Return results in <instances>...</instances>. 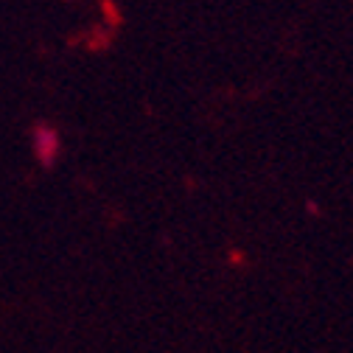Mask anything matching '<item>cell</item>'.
Instances as JSON below:
<instances>
[{
	"label": "cell",
	"instance_id": "obj_1",
	"mask_svg": "<svg viewBox=\"0 0 353 353\" xmlns=\"http://www.w3.org/2000/svg\"><path fill=\"white\" fill-rule=\"evenodd\" d=\"M28 143H31L34 160L42 168L57 165V160L62 154V135L57 132V126H51V123H34L31 135H28Z\"/></svg>",
	"mask_w": 353,
	"mask_h": 353
}]
</instances>
